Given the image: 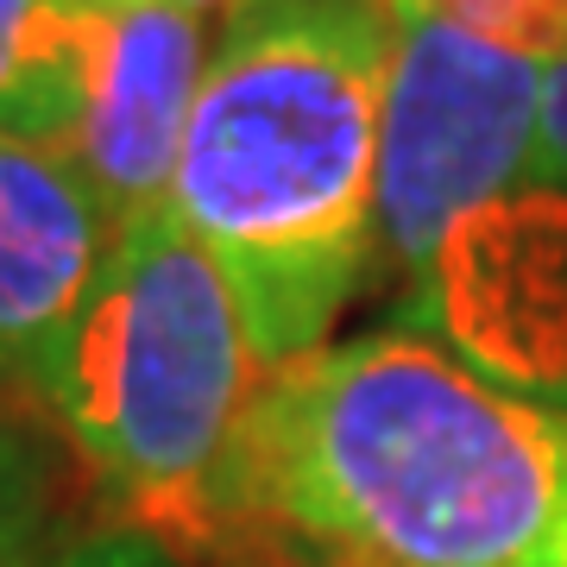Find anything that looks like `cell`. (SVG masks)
I'll use <instances>...</instances> for the list:
<instances>
[{
	"mask_svg": "<svg viewBox=\"0 0 567 567\" xmlns=\"http://www.w3.org/2000/svg\"><path fill=\"white\" fill-rule=\"evenodd\" d=\"M189 543L271 567H567V410L423 334L265 372Z\"/></svg>",
	"mask_w": 567,
	"mask_h": 567,
	"instance_id": "1",
	"label": "cell"
},
{
	"mask_svg": "<svg viewBox=\"0 0 567 567\" xmlns=\"http://www.w3.org/2000/svg\"><path fill=\"white\" fill-rule=\"evenodd\" d=\"M391 0H240L189 107L171 215L227 271L259 372L322 353L379 246Z\"/></svg>",
	"mask_w": 567,
	"mask_h": 567,
	"instance_id": "2",
	"label": "cell"
},
{
	"mask_svg": "<svg viewBox=\"0 0 567 567\" xmlns=\"http://www.w3.org/2000/svg\"><path fill=\"white\" fill-rule=\"evenodd\" d=\"M252 341L227 271L158 208L114 227L51 391L76 454L140 505H196L252 404Z\"/></svg>",
	"mask_w": 567,
	"mask_h": 567,
	"instance_id": "3",
	"label": "cell"
},
{
	"mask_svg": "<svg viewBox=\"0 0 567 567\" xmlns=\"http://www.w3.org/2000/svg\"><path fill=\"white\" fill-rule=\"evenodd\" d=\"M543 58L391 0V70L379 107V240L416 290L454 227L536 177Z\"/></svg>",
	"mask_w": 567,
	"mask_h": 567,
	"instance_id": "4",
	"label": "cell"
},
{
	"mask_svg": "<svg viewBox=\"0 0 567 567\" xmlns=\"http://www.w3.org/2000/svg\"><path fill=\"white\" fill-rule=\"evenodd\" d=\"M454 360L511 391L567 379V189H517L454 227L416 290Z\"/></svg>",
	"mask_w": 567,
	"mask_h": 567,
	"instance_id": "5",
	"label": "cell"
},
{
	"mask_svg": "<svg viewBox=\"0 0 567 567\" xmlns=\"http://www.w3.org/2000/svg\"><path fill=\"white\" fill-rule=\"evenodd\" d=\"M114 221L76 164L0 133V379L51 398Z\"/></svg>",
	"mask_w": 567,
	"mask_h": 567,
	"instance_id": "6",
	"label": "cell"
},
{
	"mask_svg": "<svg viewBox=\"0 0 567 567\" xmlns=\"http://www.w3.org/2000/svg\"><path fill=\"white\" fill-rule=\"evenodd\" d=\"M203 70V20L183 7L140 0V7H114L102 20L89 114H82V133L63 158L89 177L114 227L171 208V183H177Z\"/></svg>",
	"mask_w": 567,
	"mask_h": 567,
	"instance_id": "7",
	"label": "cell"
},
{
	"mask_svg": "<svg viewBox=\"0 0 567 567\" xmlns=\"http://www.w3.org/2000/svg\"><path fill=\"white\" fill-rule=\"evenodd\" d=\"M107 7L82 0H0V133L70 152L89 114Z\"/></svg>",
	"mask_w": 567,
	"mask_h": 567,
	"instance_id": "8",
	"label": "cell"
},
{
	"mask_svg": "<svg viewBox=\"0 0 567 567\" xmlns=\"http://www.w3.org/2000/svg\"><path fill=\"white\" fill-rule=\"evenodd\" d=\"M536 183L567 189V51L543 63V121H536Z\"/></svg>",
	"mask_w": 567,
	"mask_h": 567,
	"instance_id": "9",
	"label": "cell"
},
{
	"mask_svg": "<svg viewBox=\"0 0 567 567\" xmlns=\"http://www.w3.org/2000/svg\"><path fill=\"white\" fill-rule=\"evenodd\" d=\"M58 567H183L158 536H140V529H107V536H89L63 555Z\"/></svg>",
	"mask_w": 567,
	"mask_h": 567,
	"instance_id": "10",
	"label": "cell"
},
{
	"mask_svg": "<svg viewBox=\"0 0 567 567\" xmlns=\"http://www.w3.org/2000/svg\"><path fill=\"white\" fill-rule=\"evenodd\" d=\"M0 567H44L39 536H32V511L13 486L0 492Z\"/></svg>",
	"mask_w": 567,
	"mask_h": 567,
	"instance_id": "11",
	"label": "cell"
},
{
	"mask_svg": "<svg viewBox=\"0 0 567 567\" xmlns=\"http://www.w3.org/2000/svg\"><path fill=\"white\" fill-rule=\"evenodd\" d=\"M164 7H183V13L203 20V13H215V7H240V0H164Z\"/></svg>",
	"mask_w": 567,
	"mask_h": 567,
	"instance_id": "12",
	"label": "cell"
},
{
	"mask_svg": "<svg viewBox=\"0 0 567 567\" xmlns=\"http://www.w3.org/2000/svg\"><path fill=\"white\" fill-rule=\"evenodd\" d=\"M7 486H13V480H7V466H0V492H7Z\"/></svg>",
	"mask_w": 567,
	"mask_h": 567,
	"instance_id": "13",
	"label": "cell"
}]
</instances>
